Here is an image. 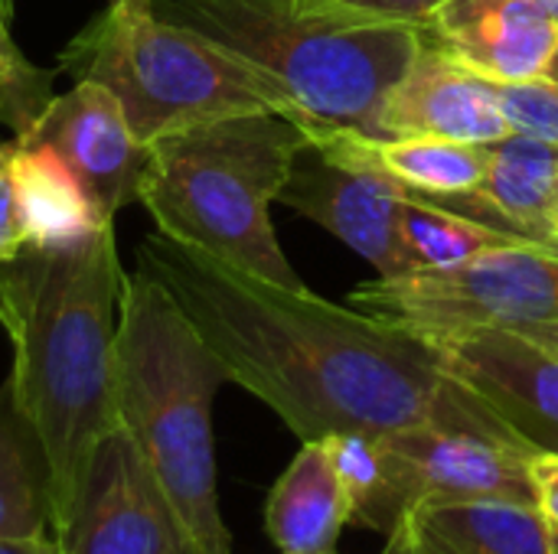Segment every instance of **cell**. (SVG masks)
<instances>
[{
	"label": "cell",
	"mask_w": 558,
	"mask_h": 554,
	"mask_svg": "<svg viewBox=\"0 0 558 554\" xmlns=\"http://www.w3.org/2000/svg\"><path fill=\"white\" fill-rule=\"evenodd\" d=\"M137 264L177 297L226 379L265 402L301 441L418 424L507 431L418 333L320 300L307 287L262 281L163 232L141 242Z\"/></svg>",
	"instance_id": "cell-1"
},
{
	"label": "cell",
	"mask_w": 558,
	"mask_h": 554,
	"mask_svg": "<svg viewBox=\"0 0 558 554\" xmlns=\"http://www.w3.org/2000/svg\"><path fill=\"white\" fill-rule=\"evenodd\" d=\"M121 284L114 225L75 248L26 245L13 261H0V327L13 346L7 382L49 467L52 542L69 526L95 447L118 428Z\"/></svg>",
	"instance_id": "cell-2"
},
{
	"label": "cell",
	"mask_w": 558,
	"mask_h": 554,
	"mask_svg": "<svg viewBox=\"0 0 558 554\" xmlns=\"http://www.w3.org/2000/svg\"><path fill=\"white\" fill-rule=\"evenodd\" d=\"M226 372L163 281L124 274L114 333L118 424L160 480L199 554H232L219 513L213 402Z\"/></svg>",
	"instance_id": "cell-3"
},
{
	"label": "cell",
	"mask_w": 558,
	"mask_h": 554,
	"mask_svg": "<svg viewBox=\"0 0 558 554\" xmlns=\"http://www.w3.org/2000/svg\"><path fill=\"white\" fill-rule=\"evenodd\" d=\"M150 10L258 72L311 137H379V111L425 42L422 26L340 20L304 0H150Z\"/></svg>",
	"instance_id": "cell-4"
},
{
	"label": "cell",
	"mask_w": 558,
	"mask_h": 554,
	"mask_svg": "<svg viewBox=\"0 0 558 554\" xmlns=\"http://www.w3.org/2000/svg\"><path fill=\"white\" fill-rule=\"evenodd\" d=\"M311 131L284 111L229 114L147 144L137 202L157 232L262 281L301 291L271 225Z\"/></svg>",
	"instance_id": "cell-5"
},
{
	"label": "cell",
	"mask_w": 558,
	"mask_h": 554,
	"mask_svg": "<svg viewBox=\"0 0 558 554\" xmlns=\"http://www.w3.org/2000/svg\"><path fill=\"white\" fill-rule=\"evenodd\" d=\"M59 69L105 85L134 137H160L229 114L284 111L281 95L216 42L150 10V0L108 3L59 52Z\"/></svg>",
	"instance_id": "cell-6"
},
{
	"label": "cell",
	"mask_w": 558,
	"mask_h": 554,
	"mask_svg": "<svg viewBox=\"0 0 558 554\" xmlns=\"http://www.w3.org/2000/svg\"><path fill=\"white\" fill-rule=\"evenodd\" d=\"M350 307L425 340L477 327H558V251L510 245L441 271L376 278L350 294Z\"/></svg>",
	"instance_id": "cell-7"
},
{
	"label": "cell",
	"mask_w": 558,
	"mask_h": 554,
	"mask_svg": "<svg viewBox=\"0 0 558 554\" xmlns=\"http://www.w3.org/2000/svg\"><path fill=\"white\" fill-rule=\"evenodd\" d=\"M278 202L337 235L360 258H366L379 278L415 271L399 232L405 189L350 153L333 134L307 140Z\"/></svg>",
	"instance_id": "cell-8"
},
{
	"label": "cell",
	"mask_w": 558,
	"mask_h": 554,
	"mask_svg": "<svg viewBox=\"0 0 558 554\" xmlns=\"http://www.w3.org/2000/svg\"><path fill=\"white\" fill-rule=\"evenodd\" d=\"M59 554H199L150 464L118 424L92 454Z\"/></svg>",
	"instance_id": "cell-9"
},
{
	"label": "cell",
	"mask_w": 558,
	"mask_h": 554,
	"mask_svg": "<svg viewBox=\"0 0 558 554\" xmlns=\"http://www.w3.org/2000/svg\"><path fill=\"white\" fill-rule=\"evenodd\" d=\"M383 444L399 513L418 500H513L536 506L533 451L500 428L418 424L383 434Z\"/></svg>",
	"instance_id": "cell-10"
},
{
	"label": "cell",
	"mask_w": 558,
	"mask_h": 554,
	"mask_svg": "<svg viewBox=\"0 0 558 554\" xmlns=\"http://www.w3.org/2000/svg\"><path fill=\"white\" fill-rule=\"evenodd\" d=\"M441 366L533 454H558V353L543 340L477 327L432 336Z\"/></svg>",
	"instance_id": "cell-11"
},
{
	"label": "cell",
	"mask_w": 558,
	"mask_h": 554,
	"mask_svg": "<svg viewBox=\"0 0 558 554\" xmlns=\"http://www.w3.org/2000/svg\"><path fill=\"white\" fill-rule=\"evenodd\" d=\"M16 144H49L108 222L137 199L147 147L134 137L118 98L92 78H75L69 91L52 95L36 127Z\"/></svg>",
	"instance_id": "cell-12"
},
{
	"label": "cell",
	"mask_w": 558,
	"mask_h": 554,
	"mask_svg": "<svg viewBox=\"0 0 558 554\" xmlns=\"http://www.w3.org/2000/svg\"><path fill=\"white\" fill-rule=\"evenodd\" d=\"M513 134L494 82L471 72L428 33L379 111V137H435L494 144Z\"/></svg>",
	"instance_id": "cell-13"
},
{
	"label": "cell",
	"mask_w": 558,
	"mask_h": 554,
	"mask_svg": "<svg viewBox=\"0 0 558 554\" xmlns=\"http://www.w3.org/2000/svg\"><path fill=\"white\" fill-rule=\"evenodd\" d=\"M425 33L494 85L546 78L558 23L530 0H448Z\"/></svg>",
	"instance_id": "cell-14"
},
{
	"label": "cell",
	"mask_w": 558,
	"mask_h": 554,
	"mask_svg": "<svg viewBox=\"0 0 558 554\" xmlns=\"http://www.w3.org/2000/svg\"><path fill=\"white\" fill-rule=\"evenodd\" d=\"M383 554H553V535L526 503L418 500L386 532Z\"/></svg>",
	"instance_id": "cell-15"
},
{
	"label": "cell",
	"mask_w": 558,
	"mask_h": 554,
	"mask_svg": "<svg viewBox=\"0 0 558 554\" xmlns=\"http://www.w3.org/2000/svg\"><path fill=\"white\" fill-rule=\"evenodd\" d=\"M487 173L474 193L425 196L451 212L484 222L504 235L558 251L549 235V206L558 183V147L533 134H507L484 144Z\"/></svg>",
	"instance_id": "cell-16"
},
{
	"label": "cell",
	"mask_w": 558,
	"mask_h": 554,
	"mask_svg": "<svg viewBox=\"0 0 558 554\" xmlns=\"http://www.w3.org/2000/svg\"><path fill=\"white\" fill-rule=\"evenodd\" d=\"M353 526V506L333 473L324 441H301L265 503V532L278 554H333Z\"/></svg>",
	"instance_id": "cell-17"
},
{
	"label": "cell",
	"mask_w": 558,
	"mask_h": 554,
	"mask_svg": "<svg viewBox=\"0 0 558 554\" xmlns=\"http://www.w3.org/2000/svg\"><path fill=\"white\" fill-rule=\"evenodd\" d=\"M7 173L16 189L26 245L39 251L75 248L98 229L114 225L101 219L75 170L49 144H10Z\"/></svg>",
	"instance_id": "cell-18"
},
{
	"label": "cell",
	"mask_w": 558,
	"mask_h": 554,
	"mask_svg": "<svg viewBox=\"0 0 558 554\" xmlns=\"http://www.w3.org/2000/svg\"><path fill=\"white\" fill-rule=\"evenodd\" d=\"M350 153L396 180L405 193L458 196L474 193L487 173V153L477 144L435 137H356L333 134Z\"/></svg>",
	"instance_id": "cell-19"
},
{
	"label": "cell",
	"mask_w": 558,
	"mask_h": 554,
	"mask_svg": "<svg viewBox=\"0 0 558 554\" xmlns=\"http://www.w3.org/2000/svg\"><path fill=\"white\" fill-rule=\"evenodd\" d=\"M0 535L52 542L49 467L10 382L0 385Z\"/></svg>",
	"instance_id": "cell-20"
},
{
	"label": "cell",
	"mask_w": 558,
	"mask_h": 554,
	"mask_svg": "<svg viewBox=\"0 0 558 554\" xmlns=\"http://www.w3.org/2000/svg\"><path fill=\"white\" fill-rule=\"evenodd\" d=\"M399 232H402V245H405L415 271H441V268L464 264L494 248L530 245V242L504 235L484 222H474L461 212H451L418 193H405Z\"/></svg>",
	"instance_id": "cell-21"
},
{
	"label": "cell",
	"mask_w": 558,
	"mask_h": 554,
	"mask_svg": "<svg viewBox=\"0 0 558 554\" xmlns=\"http://www.w3.org/2000/svg\"><path fill=\"white\" fill-rule=\"evenodd\" d=\"M333 473L353 506V526L389 532L399 509L392 496V470L383 434L340 431L324 438Z\"/></svg>",
	"instance_id": "cell-22"
},
{
	"label": "cell",
	"mask_w": 558,
	"mask_h": 554,
	"mask_svg": "<svg viewBox=\"0 0 558 554\" xmlns=\"http://www.w3.org/2000/svg\"><path fill=\"white\" fill-rule=\"evenodd\" d=\"M10 3L0 0V124L13 131V140H23L46 104L52 101V75L49 69L29 62L23 49L10 36Z\"/></svg>",
	"instance_id": "cell-23"
},
{
	"label": "cell",
	"mask_w": 558,
	"mask_h": 554,
	"mask_svg": "<svg viewBox=\"0 0 558 554\" xmlns=\"http://www.w3.org/2000/svg\"><path fill=\"white\" fill-rule=\"evenodd\" d=\"M500 108L513 131L543 137L558 147V88L546 78L523 82V85H494Z\"/></svg>",
	"instance_id": "cell-24"
},
{
	"label": "cell",
	"mask_w": 558,
	"mask_h": 554,
	"mask_svg": "<svg viewBox=\"0 0 558 554\" xmlns=\"http://www.w3.org/2000/svg\"><path fill=\"white\" fill-rule=\"evenodd\" d=\"M320 13L356 20V23H409V26H428L432 16L448 0H304Z\"/></svg>",
	"instance_id": "cell-25"
},
{
	"label": "cell",
	"mask_w": 558,
	"mask_h": 554,
	"mask_svg": "<svg viewBox=\"0 0 558 554\" xmlns=\"http://www.w3.org/2000/svg\"><path fill=\"white\" fill-rule=\"evenodd\" d=\"M26 248V232L20 219V202L7 167H0V261H13Z\"/></svg>",
	"instance_id": "cell-26"
},
{
	"label": "cell",
	"mask_w": 558,
	"mask_h": 554,
	"mask_svg": "<svg viewBox=\"0 0 558 554\" xmlns=\"http://www.w3.org/2000/svg\"><path fill=\"white\" fill-rule=\"evenodd\" d=\"M530 480L536 493L539 516L558 529V454H533L530 460Z\"/></svg>",
	"instance_id": "cell-27"
},
{
	"label": "cell",
	"mask_w": 558,
	"mask_h": 554,
	"mask_svg": "<svg viewBox=\"0 0 558 554\" xmlns=\"http://www.w3.org/2000/svg\"><path fill=\"white\" fill-rule=\"evenodd\" d=\"M0 554H59L56 542H26V539H3L0 535Z\"/></svg>",
	"instance_id": "cell-28"
},
{
	"label": "cell",
	"mask_w": 558,
	"mask_h": 554,
	"mask_svg": "<svg viewBox=\"0 0 558 554\" xmlns=\"http://www.w3.org/2000/svg\"><path fill=\"white\" fill-rule=\"evenodd\" d=\"M530 336H536V340H543L546 346H553L558 353V327H543V330H533Z\"/></svg>",
	"instance_id": "cell-29"
},
{
	"label": "cell",
	"mask_w": 558,
	"mask_h": 554,
	"mask_svg": "<svg viewBox=\"0 0 558 554\" xmlns=\"http://www.w3.org/2000/svg\"><path fill=\"white\" fill-rule=\"evenodd\" d=\"M549 235L558 245V183H556V196H553V206H549Z\"/></svg>",
	"instance_id": "cell-30"
},
{
	"label": "cell",
	"mask_w": 558,
	"mask_h": 554,
	"mask_svg": "<svg viewBox=\"0 0 558 554\" xmlns=\"http://www.w3.org/2000/svg\"><path fill=\"white\" fill-rule=\"evenodd\" d=\"M530 3H536L539 10H546V13L558 23V0H530Z\"/></svg>",
	"instance_id": "cell-31"
},
{
	"label": "cell",
	"mask_w": 558,
	"mask_h": 554,
	"mask_svg": "<svg viewBox=\"0 0 558 554\" xmlns=\"http://www.w3.org/2000/svg\"><path fill=\"white\" fill-rule=\"evenodd\" d=\"M546 82L558 88V46H556V52H553V62H549V69H546Z\"/></svg>",
	"instance_id": "cell-32"
},
{
	"label": "cell",
	"mask_w": 558,
	"mask_h": 554,
	"mask_svg": "<svg viewBox=\"0 0 558 554\" xmlns=\"http://www.w3.org/2000/svg\"><path fill=\"white\" fill-rule=\"evenodd\" d=\"M549 535H553V554H558V529L549 526Z\"/></svg>",
	"instance_id": "cell-33"
},
{
	"label": "cell",
	"mask_w": 558,
	"mask_h": 554,
	"mask_svg": "<svg viewBox=\"0 0 558 554\" xmlns=\"http://www.w3.org/2000/svg\"><path fill=\"white\" fill-rule=\"evenodd\" d=\"M7 153H10V147L0 144V167H7Z\"/></svg>",
	"instance_id": "cell-34"
},
{
	"label": "cell",
	"mask_w": 558,
	"mask_h": 554,
	"mask_svg": "<svg viewBox=\"0 0 558 554\" xmlns=\"http://www.w3.org/2000/svg\"><path fill=\"white\" fill-rule=\"evenodd\" d=\"M105 3H118V0H105Z\"/></svg>",
	"instance_id": "cell-35"
},
{
	"label": "cell",
	"mask_w": 558,
	"mask_h": 554,
	"mask_svg": "<svg viewBox=\"0 0 558 554\" xmlns=\"http://www.w3.org/2000/svg\"><path fill=\"white\" fill-rule=\"evenodd\" d=\"M7 3H10V7H13V0H7Z\"/></svg>",
	"instance_id": "cell-36"
}]
</instances>
